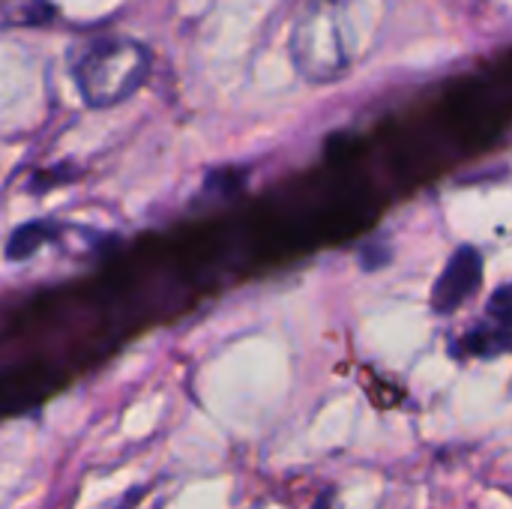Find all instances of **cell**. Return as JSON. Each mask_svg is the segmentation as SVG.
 Returning <instances> with one entry per match:
<instances>
[{"label": "cell", "mask_w": 512, "mask_h": 509, "mask_svg": "<svg viewBox=\"0 0 512 509\" xmlns=\"http://www.w3.org/2000/svg\"><path fill=\"white\" fill-rule=\"evenodd\" d=\"M153 51L132 36H99L72 63L75 90L87 108H114L150 78Z\"/></svg>", "instance_id": "obj_1"}, {"label": "cell", "mask_w": 512, "mask_h": 509, "mask_svg": "<svg viewBox=\"0 0 512 509\" xmlns=\"http://www.w3.org/2000/svg\"><path fill=\"white\" fill-rule=\"evenodd\" d=\"M294 66L306 81H333L348 66V51L342 45V27L330 0H309L294 24L291 36Z\"/></svg>", "instance_id": "obj_2"}, {"label": "cell", "mask_w": 512, "mask_h": 509, "mask_svg": "<svg viewBox=\"0 0 512 509\" xmlns=\"http://www.w3.org/2000/svg\"><path fill=\"white\" fill-rule=\"evenodd\" d=\"M450 354L456 360H495L512 354V282L492 291L483 318L450 345Z\"/></svg>", "instance_id": "obj_3"}, {"label": "cell", "mask_w": 512, "mask_h": 509, "mask_svg": "<svg viewBox=\"0 0 512 509\" xmlns=\"http://www.w3.org/2000/svg\"><path fill=\"white\" fill-rule=\"evenodd\" d=\"M480 282H483V255H480V249H474V246L456 249L453 258L447 261L444 273L432 285V309L438 315L459 312L480 291Z\"/></svg>", "instance_id": "obj_4"}, {"label": "cell", "mask_w": 512, "mask_h": 509, "mask_svg": "<svg viewBox=\"0 0 512 509\" xmlns=\"http://www.w3.org/2000/svg\"><path fill=\"white\" fill-rule=\"evenodd\" d=\"M72 234L69 225L57 219H33L18 225L6 240V261H27L45 246H60Z\"/></svg>", "instance_id": "obj_5"}, {"label": "cell", "mask_w": 512, "mask_h": 509, "mask_svg": "<svg viewBox=\"0 0 512 509\" xmlns=\"http://www.w3.org/2000/svg\"><path fill=\"white\" fill-rule=\"evenodd\" d=\"M51 0H0V27H42L54 18Z\"/></svg>", "instance_id": "obj_6"}, {"label": "cell", "mask_w": 512, "mask_h": 509, "mask_svg": "<svg viewBox=\"0 0 512 509\" xmlns=\"http://www.w3.org/2000/svg\"><path fill=\"white\" fill-rule=\"evenodd\" d=\"M69 177H75V168L69 171V168H48V174H36L33 180H30V192H45V189H51V186H57V183H66Z\"/></svg>", "instance_id": "obj_7"}, {"label": "cell", "mask_w": 512, "mask_h": 509, "mask_svg": "<svg viewBox=\"0 0 512 509\" xmlns=\"http://www.w3.org/2000/svg\"><path fill=\"white\" fill-rule=\"evenodd\" d=\"M312 509H333V492H324V495L315 501V507Z\"/></svg>", "instance_id": "obj_8"}]
</instances>
